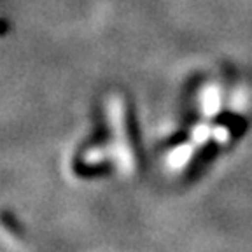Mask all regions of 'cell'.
Instances as JSON below:
<instances>
[{"instance_id": "cell-1", "label": "cell", "mask_w": 252, "mask_h": 252, "mask_svg": "<svg viewBox=\"0 0 252 252\" xmlns=\"http://www.w3.org/2000/svg\"><path fill=\"white\" fill-rule=\"evenodd\" d=\"M105 114L109 125V142L105 146H93L84 151L83 161L86 165H98L109 159L114 161L123 175L130 177L137 172V156L128 131L126 107L121 94H110L107 98Z\"/></svg>"}, {"instance_id": "cell-2", "label": "cell", "mask_w": 252, "mask_h": 252, "mask_svg": "<svg viewBox=\"0 0 252 252\" xmlns=\"http://www.w3.org/2000/svg\"><path fill=\"white\" fill-rule=\"evenodd\" d=\"M200 103H201V110H203V114L207 118L216 116L220 110V107H222V93H220L219 84L210 83L209 86L205 88L203 93H201Z\"/></svg>"}, {"instance_id": "cell-3", "label": "cell", "mask_w": 252, "mask_h": 252, "mask_svg": "<svg viewBox=\"0 0 252 252\" xmlns=\"http://www.w3.org/2000/svg\"><path fill=\"white\" fill-rule=\"evenodd\" d=\"M194 149H198V146L193 140L184 142V144L177 146L172 153L168 154V158H166V165H168L172 170L184 168V166L191 161V158H193V154H194Z\"/></svg>"}, {"instance_id": "cell-4", "label": "cell", "mask_w": 252, "mask_h": 252, "mask_svg": "<svg viewBox=\"0 0 252 252\" xmlns=\"http://www.w3.org/2000/svg\"><path fill=\"white\" fill-rule=\"evenodd\" d=\"M210 138H214V128H212V126L196 125L193 128V131H191V137H189V140H193L194 144L200 147V146H203V144H207Z\"/></svg>"}, {"instance_id": "cell-5", "label": "cell", "mask_w": 252, "mask_h": 252, "mask_svg": "<svg viewBox=\"0 0 252 252\" xmlns=\"http://www.w3.org/2000/svg\"><path fill=\"white\" fill-rule=\"evenodd\" d=\"M214 140L219 144H226L229 140V130L224 126H216L214 128Z\"/></svg>"}]
</instances>
